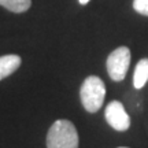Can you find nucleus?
Instances as JSON below:
<instances>
[{
	"label": "nucleus",
	"instance_id": "obj_7",
	"mask_svg": "<svg viewBox=\"0 0 148 148\" xmlns=\"http://www.w3.org/2000/svg\"><path fill=\"white\" fill-rule=\"evenodd\" d=\"M0 5L11 12H25L30 8L32 0H0Z\"/></svg>",
	"mask_w": 148,
	"mask_h": 148
},
{
	"label": "nucleus",
	"instance_id": "obj_6",
	"mask_svg": "<svg viewBox=\"0 0 148 148\" xmlns=\"http://www.w3.org/2000/svg\"><path fill=\"white\" fill-rule=\"evenodd\" d=\"M148 81V58L138 60L133 74V85L136 89H141Z\"/></svg>",
	"mask_w": 148,
	"mask_h": 148
},
{
	"label": "nucleus",
	"instance_id": "obj_8",
	"mask_svg": "<svg viewBox=\"0 0 148 148\" xmlns=\"http://www.w3.org/2000/svg\"><path fill=\"white\" fill-rule=\"evenodd\" d=\"M133 8L138 14L148 16V0H133Z\"/></svg>",
	"mask_w": 148,
	"mask_h": 148
},
{
	"label": "nucleus",
	"instance_id": "obj_3",
	"mask_svg": "<svg viewBox=\"0 0 148 148\" xmlns=\"http://www.w3.org/2000/svg\"><path fill=\"white\" fill-rule=\"evenodd\" d=\"M130 64V51L127 47H118L108 55L106 67L112 81H122Z\"/></svg>",
	"mask_w": 148,
	"mask_h": 148
},
{
	"label": "nucleus",
	"instance_id": "obj_1",
	"mask_svg": "<svg viewBox=\"0 0 148 148\" xmlns=\"http://www.w3.org/2000/svg\"><path fill=\"white\" fill-rule=\"evenodd\" d=\"M47 148H78V133L67 119H58L49 127Z\"/></svg>",
	"mask_w": 148,
	"mask_h": 148
},
{
	"label": "nucleus",
	"instance_id": "obj_2",
	"mask_svg": "<svg viewBox=\"0 0 148 148\" xmlns=\"http://www.w3.org/2000/svg\"><path fill=\"white\" fill-rule=\"evenodd\" d=\"M79 97L84 108L88 112H96L100 110L106 97V85L101 81V78L96 75L86 77L81 85Z\"/></svg>",
	"mask_w": 148,
	"mask_h": 148
},
{
	"label": "nucleus",
	"instance_id": "obj_4",
	"mask_svg": "<svg viewBox=\"0 0 148 148\" xmlns=\"http://www.w3.org/2000/svg\"><path fill=\"white\" fill-rule=\"evenodd\" d=\"M104 118H106L107 123L118 132H125L130 126V118L125 111L123 104L118 100H112L107 104L106 111H104Z\"/></svg>",
	"mask_w": 148,
	"mask_h": 148
},
{
	"label": "nucleus",
	"instance_id": "obj_9",
	"mask_svg": "<svg viewBox=\"0 0 148 148\" xmlns=\"http://www.w3.org/2000/svg\"><path fill=\"white\" fill-rule=\"evenodd\" d=\"M79 4H86V3H89V0H78Z\"/></svg>",
	"mask_w": 148,
	"mask_h": 148
},
{
	"label": "nucleus",
	"instance_id": "obj_5",
	"mask_svg": "<svg viewBox=\"0 0 148 148\" xmlns=\"http://www.w3.org/2000/svg\"><path fill=\"white\" fill-rule=\"evenodd\" d=\"M21 66V56L10 53L0 56V81L5 77H8Z\"/></svg>",
	"mask_w": 148,
	"mask_h": 148
},
{
	"label": "nucleus",
	"instance_id": "obj_10",
	"mask_svg": "<svg viewBox=\"0 0 148 148\" xmlns=\"http://www.w3.org/2000/svg\"><path fill=\"white\" fill-rule=\"evenodd\" d=\"M119 148H127V147H119Z\"/></svg>",
	"mask_w": 148,
	"mask_h": 148
}]
</instances>
